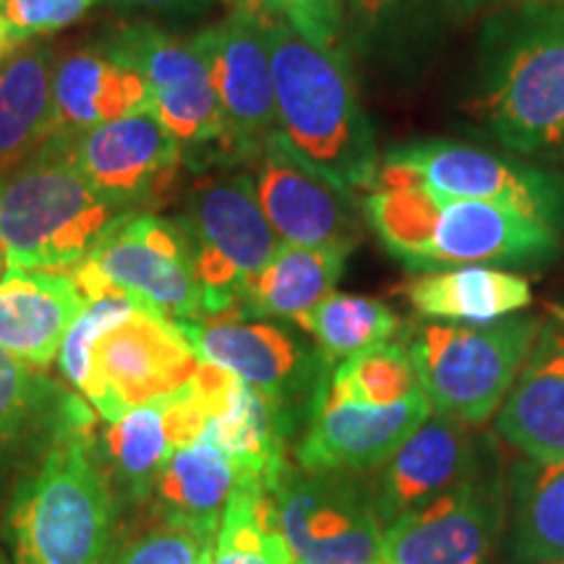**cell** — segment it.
<instances>
[{"instance_id":"obj_1","label":"cell","mask_w":564,"mask_h":564,"mask_svg":"<svg viewBox=\"0 0 564 564\" xmlns=\"http://www.w3.org/2000/svg\"><path fill=\"white\" fill-rule=\"evenodd\" d=\"M259 19L272 58L280 137L333 186L352 196L369 192L382 160L345 55L322 51L282 21Z\"/></svg>"},{"instance_id":"obj_2","label":"cell","mask_w":564,"mask_h":564,"mask_svg":"<svg viewBox=\"0 0 564 564\" xmlns=\"http://www.w3.org/2000/svg\"><path fill=\"white\" fill-rule=\"evenodd\" d=\"M474 102L507 150H564V3L494 9L478 47Z\"/></svg>"},{"instance_id":"obj_3","label":"cell","mask_w":564,"mask_h":564,"mask_svg":"<svg viewBox=\"0 0 564 564\" xmlns=\"http://www.w3.org/2000/svg\"><path fill=\"white\" fill-rule=\"evenodd\" d=\"M91 434L70 436L13 484L0 520L9 564H108L121 512Z\"/></svg>"},{"instance_id":"obj_4","label":"cell","mask_w":564,"mask_h":564,"mask_svg":"<svg viewBox=\"0 0 564 564\" xmlns=\"http://www.w3.org/2000/svg\"><path fill=\"white\" fill-rule=\"evenodd\" d=\"M123 215L79 171L68 131L0 173V249L9 270H74Z\"/></svg>"},{"instance_id":"obj_5","label":"cell","mask_w":564,"mask_h":564,"mask_svg":"<svg viewBox=\"0 0 564 564\" xmlns=\"http://www.w3.org/2000/svg\"><path fill=\"white\" fill-rule=\"evenodd\" d=\"M539 329L541 316L514 314L491 324H421L400 340L432 411L481 426L502 408Z\"/></svg>"},{"instance_id":"obj_6","label":"cell","mask_w":564,"mask_h":564,"mask_svg":"<svg viewBox=\"0 0 564 564\" xmlns=\"http://www.w3.org/2000/svg\"><path fill=\"white\" fill-rule=\"evenodd\" d=\"M178 223L192 243L204 319L238 316L253 280L282 243L259 207L253 175L228 173L199 183Z\"/></svg>"},{"instance_id":"obj_7","label":"cell","mask_w":564,"mask_h":564,"mask_svg":"<svg viewBox=\"0 0 564 564\" xmlns=\"http://www.w3.org/2000/svg\"><path fill=\"white\" fill-rule=\"evenodd\" d=\"M100 47L144 79L147 108L181 141L183 158L192 154L196 171L202 162H236L207 63L192 40L139 21L118 26Z\"/></svg>"},{"instance_id":"obj_8","label":"cell","mask_w":564,"mask_h":564,"mask_svg":"<svg viewBox=\"0 0 564 564\" xmlns=\"http://www.w3.org/2000/svg\"><path fill=\"white\" fill-rule=\"evenodd\" d=\"M293 564L379 562L384 523L371 484L345 470L285 468L267 484Z\"/></svg>"},{"instance_id":"obj_9","label":"cell","mask_w":564,"mask_h":564,"mask_svg":"<svg viewBox=\"0 0 564 564\" xmlns=\"http://www.w3.org/2000/svg\"><path fill=\"white\" fill-rule=\"evenodd\" d=\"M82 264L100 272L144 308L178 322H202V291L186 230L152 212L118 217Z\"/></svg>"},{"instance_id":"obj_10","label":"cell","mask_w":564,"mask_h":564,"mask_svg":"<svg viewBox=\"0 0 564 564\" xmlns=\"http://www.w3.org/2000/svg\"><path fill=\"white\" fill-rule=\"evenodd\" d=\"M199 356L186 324L152 308H133L91 348V394L87 403L102 421L178 390L194 377Z\"/></svg>"},{"instance_id":"obj_11","label":"cell","mask_w":564,"mask_h":564,"mask_svg":"<svg viewBox=\"0 0 564 564\" xmlns=\"http://www.w3.org/2000/svg\"><path fill=\"white\" fill-rule=\"evenodd\" d=\"M199 361L223 366L278 408L291 434L308 421L333 364L312 352L295 337L272 322L202 319L183 322Z\"/></svg>"},{"instance_id":"obj_12","label":"cell","mask_w":564,"mask_h":564,"mask_svg":"<svg viewBox=\"0 0 564 564\" xmlns=\"http://www.w3.org/2000/svg\"><path fill=\"white\" fill-rule=\"evenodd\" d=\"M382 162L413 171L423 186L442 199L494 202L539 217L554 228L564 223V181L560 175L514 165L478 147L421 139L394 147Z\"/></svg>"},{"instance_id":"obj_13","label":"cell","mask_w":564,"mask_h":564,"mask_svg":"<svg viewBox=\"0 0 564 564\" xmlns=\"http://www.w3.org/2000/svg\"><path fill=\"white\" fill-rule=\"evenodd\" d=\"M507 518V491L499 476L481 468L426 505L384 528L387 564H486Z\"/></svg>"},{"instance_id":"obj_14","label":"cell","mask_w":564,"mask_h":564,"mask_svg":"<svg viewBox=\"0 0 564 564\" xmlns=\"http://www.w3.org/2000/svg\"><path fill=\"white\" fill-rule=\"evenodd\" d=\"M192 42L207 63L236 162H253L280 131L262 19L249 6H238L230 17L204 26Z\"/></svg>"},{"instance_id":"obj_15","label":"cell","mask_w":564,"mask_h":564,"mask_svg":"<svg viewBox=\"0 0 564 564\" xmlns=\"http://www.w3.org/2000/svg\"><path fill=\"white\" fill-rule=\"evenodd\" d=\"M204 405L192 379L178 390L105 421L91 434L97 463L116 499L118 512L147 505L167 460L204 432Z\"/></svg>"},{"instance_id":"obj_16","label":"cell","mask_w":564,"mask_h":564,"mask_svg":"<svg viewBox=\"0 0 564 564\" xmlns=\"http://www.w3.org/2000/svg\"><path fill=\"white\" fill-rule=\"evenodd\" d=\"M259 207L282 243L352 251L361 241L356 196L295 158L280 131L253 158Z\"/></svg>"},{"instance_id":"obj_17","label":"cell","mask_w":564,"mask_h":564,"mask_svg":"<svg viewBox=\"0 0 564 564\" xmlns=\"http://www.w3.org/2000/svg\"><path fill=\"white\" fill-rule=\"evenodd\" d=\"M91 429L82 394L0 348V491H11L58 444Z\"/></svg>"},{"instance_id":"obj_18","label":"cell","mask_w":564,"mask_h":564,"mask_svg":"<svg viewBox=\"0 0 564 564\" xmlns=\"http://www.w3.org/2000/svg\"><path fill=\"white\" fill-rule=\"evenodd\" d=\"M70 152L95 192L121 212L165 194L183 162L181 141L150 108L70 133Z\"/></svg>"},{"instance_id":"obj_19","label":"cell","mask_w":564,"mask_h":564,"mask_svg":"<svg viewBox=\"0 0 564 564\" xmlns=\"http://www.w3.org/2000/svg\"><path fill=\"white\" fill-rule=\"evenodd\" d=\"M432 413L423 390H415L400 403L369 405L335 398L327 392L324 379L306 429L295 444V460L303 470H373L384 465Z\"/></svg>"},{"instance_id":"obj_20","label":"cell","mask_w":564,"mask_h":564,"mask_svg":"<svg viewBox=\"0 0 564 564\" xmlns=\"http://www.w3.org/2000/svg\"><path fill=\"white\" fill-rule=\"evenodd\" d=\"M560 251V228L505 204L444 199L419 272L470 264L546 262Z\"/></svg>"},{"instance_id":"obj_21","label":"cell","mask_w":564,"mask_h":564,"mask_svg":"<svg viewBox=\"0 0 564 564\" xmlns=\"http://www.w3.org/2000/svg\"><path fill=\"white\" fill-rule=\"evenodd\" d=\"M494 432L525 460H564V306L549 303L541 329L502 408Z\"/></svg>"},{"instance_id":"obj_22","label":"cell","mask_w":564,"mask_h":564,"mask_svg":"<svg viewBox=\"0 0 564 564\" xmlns=\"http://www.w3.org/2000/svg\"><path fill=\"white\" fill-rule=\"evenodd\" d=\"M192 384L204 415L202 436L230 455L246 478L270 484L285 468V442L291 429L270 400L223 366L199 361Z\"/></svg>"},{"instance_id":"obj_23","label":"cell","mask_w":564,"mask_h":564,"mask_svg":"<svg viewBox=\"0 0 564 564\" xmlns=\"http://www.w3.org/2000/svg\"><path fill=\"white\" fill-rule=\"evenodd\" d=\"M478 447L468 426L432 413L387 457L379 481L371 484L373 502L384 528L405 512L426 505L478 470Z\"/></svg>"},{"instance_id":"obj_24","label":"cell","mask_w":564,"mask_h":564,"mask_svg":"<svg viewBox=\"0 0 564 564\" xmlns=\"http://www.w3.org/2000/svg\"><path fill=\"white\" fill-rule=\"evenodd\" d=\"M84 303L74 274L9 270L0 280V348L34 369H47Z\"/></svg>"},{"instance_id":"obj_25","label":"cell","mask_w":564,"mask_h":564,"mask_svg":"<svg viewBox=\"0 0 564 564\" xmlns=\"http://www.w3.org/2000/svg\"><path fill=\"white\" fill-rule=\"evenodd\" d=\"M249 481L225 449L207 436L181 447L147 499L154 520L217 535L225 505L238 486Z\"/></svg>"},{"instance_id":"obj_26","label":"cell","mask_w":564,"mask_h":564,"mask_svg":"<svg viewBox=\"0 0 564 564\" xmlns=\"http://www.w3.org/2000/svg\"><path fill=\"white\" fill-rule=\"evenodd\" d=\"M53 74L55 53L40 37L21 42L0 61V173L61 131Z\"/></svg>"},{"instance_id":"obj_27","label":"cell","mask_w":564,"mask_h":564,"mask_svg":"<svg viewBox=\"0 0 564 564\" xmlns=\"http://www.w3.org/2000/svg\"><path fill=\"white\" fill-rule=\"evenodd\" d=\"M403 293L421 319L453 324H491L533 303L528 278L484 264L419 272Z\"/></svg>"},{"instance_id":"obj_28","label":"cell","mask_w":564,"mask_h":564,"mask_svg":"<svg viewBox=\"0 0 564 564\" xmlns=\"http://www.w3.org/2000/svg\"><path fill=\"white\" fill-rule=\"evenodd\" d=\"M53 97L61 131L79 133L144 110L147 84L97 45L55 61Z\"/></svg>"},{"instance_id":"obj_29","label":"cell","mask_w":564,"mask_h":564,"mask_svg":"<svg viewBox=\"0 0 564 564\" xmlns=\"http://www.w3.org/2000/svg\"><path fill=\"white\" fill-rule=\"evenodd\" d=\"M352 42L364 53L415 68L460 17L457 0H348Z\"/></svg>"},{"instance_id":"obj_30","label":"cell","mask_w":564,"mask_h":564,"mask_svg":"<svg viewBox=\"0 0 564 564\" xmlns=\"http://www.w3.org/2000/svg\"><path fill=\"white\" fill-rule=\"evenodd\" d=\"M350 253L340 249L280 243L253 280L238 316L299 322L333 293Z\"/></svg>"},{"instance_id":"obj_31","label":"cell","mask_w":564,"mask_h":564,"mask_svg":"<svg viewBox=\"0 0 564 564\" xmlns=\"http://www.w3.org/2000/svg\"><path fill=\"white\" fill-rule=\"evenodd\" d=\"M507 549L514 564L564 560V460L512 465Z\"/></svg>"},{"instance_id":"obj_32","label":"cell","mask_w":564,"mask_h":564,"mask_svg":"<svg viewBox=\"0 0 564 564\" xmlns=\"http://www.w3.org/2000/svg\"><path fill=\"white\" fill-rule=\"evenodd\" d=\"M295 324L314 337L316 350L333 366L392 343L403 329L400 316L384 301L335 291Z\"/></svg>"},{"instance_id":"obj_33","label":"cell","mask_w":564,"mask_h":564,"mask_svg":"<svg viewBox=\"0 0 564 564\" xmlns=\"http://www.w3.org/2000/svg\"><path fill=\"white\" fill-rule=\"evenodd\" d=\"M209 564H293L264 481L249 478L225 505Z\"/></svg>"},{"instance_id":"obj_34","label":"cell","mask_w":564,"mask_h":564,"mask_svg":"<svg viewBox=\"0 0 564 564\" xmlns=\"http://www.w3.org/2000/svg\"><path fill=\"white\" fill-rule=\"evenodd\" d=\"M421 390L403 340H392L333 366L327 392L369 405H392Z\"/></svg>"},{"instance_id":"obj_35","label":"cell","mask_w":564,"mask_h":564,"mask_svg":"<svg viewBox=\"0 0 564 564\" xmlns=\"http://www.w3.org/2000/svg\"><path fill=\"white\" fill-rule=\"evenodd\" d=\"M215 535L154 520L112 549L108 564H209Z\"/></svg>"},{"instance_id":"obj_36","label":"cell","mask_w":564,"mask_h":564,"mask_svg":"<svg viewBox=\"0 0 564 564\" xmlns=\"http://www.w3.org/2000/svg\"><path fill=\"white\" fill-rule=\"evenodd\" d=\"M259 17L282 21L322 51H340L345 0H246Z\"/></svg>"},{"instance_id":"obj_37","label":"cell","mask_w":564,"mask_h":564,"mask_svg":"<svg viewBox=\"0 0 564 564\" xmlns=\"http://www.w3.org/2000/svg\"><path fill=\"white\" fill-rule=\"evenodd\" d=\"M97 0H0V19L17 42L37 40L76 24Z\"/></svg>"},{"instance_id":"obj_38","label":"cell","mask_w":564,"mask_h":564,"mask_svg":"<svg viewBox=\"0 0 564 564\" xmlns=\"http://www.w3.org/2000/svg\"><path fill=\"white\" fill-rule=\"evenodd\" d=\"M512 3H564V0H457L460 13H476L484 9H502Z\"/></svg>"},{"instance_id":"obj_39","label":"cell","mask_w":564,"mask_h":564,"mask_svg":"<svg viewBox=\"0 0 564 564\" xmlns=\"http://www.w3.org/2000/svg\"><path fill=\"white\" fill-rule=\"evenodd\" d=\"M126 3L150 6V9H196V6H204L207 0H126Z\"/></svg>"},{"instance_id":"obj_40","label":"cell","mask_w":564,"mask_h":564,"mask_svg":"<svg viewBox=\"0 0 564 564\" xmlns=\"http://www.w3.org/2000/svg\"><path fill=\"white\" fill-rule=\"evenodd\" d=\"M19 45H21V42L13 40V34L9 32V26H6L3 19H0V61H3L11 51H17Z\"/></svg>"},{"instance_id":"obj_41","label":"cell","mask_w":564,"mask_h":564,"mask_svg":"<svg viewBox=\"0 0 564 564\" xmlns=\"http://www.w3.org/2000/svg\"><path fill=\"white\" fill-rule=\"evenodd\" d=\"M0 274H3V249H0Z\"/></svg>"},{"instance_id":"obj_42","label":"cell","mask_w":564,"mask_h":564,"mask_svg":"<svg viewBox=\"0 0 564 564\" xmlns=\"http://www.w3.org/2000/svg\"><path fill=\"white\" fill-rule=\"evenodd\" d=\"M236 3H238V6H246V0H236Z\"/></svg>"},{"instance_id":"obj_43","label":"cell","mask_w":564,"mask_h":564,"mask_svg":"<svg viewBox=\"0 0 564 564\" xmlns=\"http://www.w3.org/2000/svg\"><path fill=\"white\" fill-rule=\"evenodd\" d=\"M544 564H564V560L562 562H544Z\"/></svg>"},{"instance_id":"obj_44","label":"cell","mask_w":564,"mask_h":564,"mask_svg":"<svg viewBox=\"0 0 564 564\" xmlns=\"http://www.w3.org/2000/svg\"><path fill=\"white\" fill-rule=\"evenodd\" d=\"M373 564H387V562H382V560H379V562H373Z\"/></svg>"},{"instance_id":"obj_45","label":"cell","mask_w":564,"mask_h":564,"mask_svg":"<svg viewBox=\"0 0 564 564\" xmlns=\"http://www.w3.org/2000/svg\"><path fill=\"white\" fill-rule=\"evenodd\" d=\"M0 564H3V562H0Z\"/></svg>"}]
</instances>
